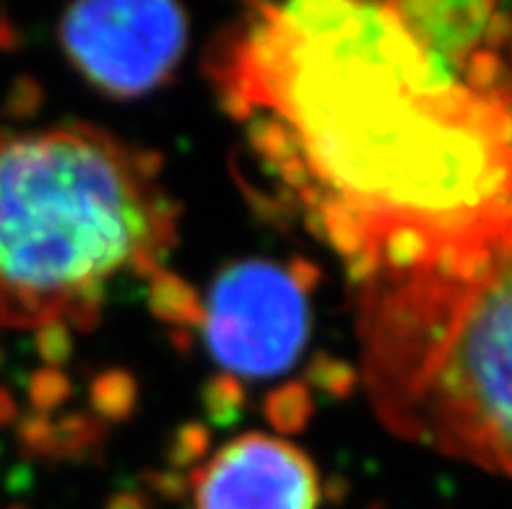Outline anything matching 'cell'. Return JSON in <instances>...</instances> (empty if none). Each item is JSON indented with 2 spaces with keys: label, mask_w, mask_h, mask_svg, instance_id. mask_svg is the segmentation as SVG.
Masks as SVG:
<instances>
[{
  "label": "cell",
  "mask_w": 512,
  "mask_h": 509,
  "mask_svg": "<svg viewBox=\"0 0 512 509\" xmlns=\"http://www.w3.org/2000/svg\"><path fill=\"white\" fill-rule=\"evenodd\" d=\"M177 208L154 154L89 125L0 133V325L86 330L107 291L156 276Z\"/></svg>",
  "instance_id": "7a4b0ae2"
},
{
  "label": "cell",
  "mask_w": 512,
  "mask_h": 509,
  "mask_svg": "<svg viewBox=\"0 0 512 509\" xmlns=\"http://www.w3.org/2000/svg\"><path fill=\"white\" fill-rule=\"evenodd\" d=\"M315 268L302 260H242L216 276L201 323L211 356L234 377H276L310 336Z\"/></svg>",
  "instance_id": "277c9868"
},
{
  "label": "cell",
  "mask_w": 512,
  "mask_h": 509,
  "mask_svg": "<svg viewBox=\"0 0 512 509\" xmlns=\"http://www.w3.org/2000/svg\"><path fill=\"white\" fill-rule=\"evenodd\" d=\"M60 45L81 76L112 99L167 84L188 50V13L175 3H81L60 19Z\"/></svg>",
  "instance_id": "5b68a950"
},
{
  "label": "cell",
  "mask_w": 512,
  "mask_h": 509,
  "mask_svg": "<svg viewBox=\"0 0 512 509\" xmlns=\"http://www.w3.org/2000/svg\"><path fill=\"white\" fill-rule=\"evenodd\" d=\"M359 284L362 380L380 421L512 478V239Z\"/></svg>",
  "instance_id": "3957f363"
},
{
  "label": "cell",
  "mask_w": 512,
  "mask_h": 509,
  "mask_svg": "<svg viewBox=\"0 0 512 509\" xmlns=\"http://www.w3.org/2000/svg\"><path fill=\"white\" fill-rule=\"evenodd\" d=\"M193 509H318L320 478L292 442L242 434L190 478Z\"/></svg>",
  "instance_id": "8992f818"
},
{
  "label": "cell",
  "mask_w": 512,
  "mask_h": 509,
  "mask_svg": "<svg viewBox=\"0 0 512 509\" xmlns=\"http://www.w3.org/2000/svg\"><path fill=\"white\" fill-rule=\"evenodd\" d=\"M208 63L255 164L357 281L512 237V97L393 3L253 6Z\"/></svg>",
  "instance_id": "6da1fadb"
}]
</instances>
